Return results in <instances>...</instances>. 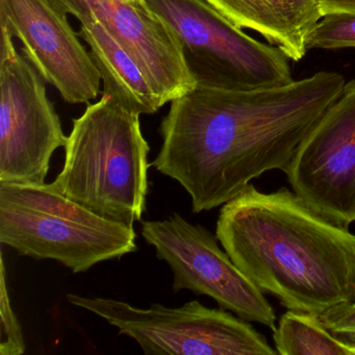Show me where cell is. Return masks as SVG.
<instances>
[{"mask_svg":"<svg viewBox=\"0 0 355 355\" xmlns=\"http://www.w3.org/2000/svg\"><path fill=\"white\" fill-rule=\"evenodd\" d=\"M345 85L340 74L326 71L255 90L196 85L171 101L151 165L184 187L193 213L225 205L265 172L286 173Z\"/></svg>","mask_w":355,"mask_h":355,"instance_id":"obj_1","label":"cell"},{"mask_svg":"<svg viewBox=\"0 0 355 355\" xmlns=\"http://www.w3.org/2000/svg\"><path fill=\"white\" fill-rule=\"evenodd\" d=\"M216 236L249 279L291 311L321 317L355 302V234L294 191L248 184L222 207Z\"/></svg>","mask_w":355,"mask_h":355,"instance_id":"obj_2","label":"cell"},{"mask_svg":"<svg viewBox=\"0 0 355 355\" xmlns=\"http://www.w3.org/2000/svg\"><path fill=\"white\" fill-rule=\"evenodd\" d=\"M140 116L103 93L73 120L61 173L51 187L105 219L134 225L148 190L149 145Z\"/></svg>","mask_w":355,"mask_h":355,"instance_id":"obj_3","label":"cell"},{"mask_svg":"<svg viewBox=\"0 0 355 355\" xmlns=\"http://www.w3.org/2000/svg\"><path fill=\"white\" fill-rule=\"evenodd\" d=\"M134 225L105 219L51 184L0 182V243L83 273L137 250Z\"/></svg>","mask_w":355,"mask_h":355,"instance_id":"obj_4","label":"cell"},{"mask_svg":"<svg viewBox=\"0 0 355 355\" xmlns=\"http://www.w3.org/2000/svg\"><path fill=\"white\" fill-rule=\"evenodd\" d=\"M168 24L198 86L246 91L293 82L279 49L245 34L207 0H144Z\"/></svg>","mask_w":355,"mask_h":355,"instance_id":"obj_5","label":"cell"},{"mask_svg":"<svg viewBox=\"0 0 355 355\" xmlns=\"http://www.w3.org/2000/svg\"><path fill=\"white\" fill-rule=\"evenodd\" d=\"M70 304L86 309L138 343L147 355H275L265 336L246 320L199 301L180 307L139 309L124 301L68 293Z\"/></svg>","mask_w":355,"mask_h":355,"instance_id":"obj_6","label":"cell"},{"mask_svg":"<svg viewBox=\"0 0 355 355\" xmlns=\"http://www.w3.org/2000/svg\"><path fill=\"white\" fill-rule=\"evenodd\" d=\"M45 83L1 31L0 182L46 184L53 153L67 143Z\"/></svg>","mask_w":355,"mask_h":355,"instance_id":"obj_7","label":"cell"},{"mask_svg":"<svg viewBox=\"0 0 355 355\" xmlns=\"http://www.w3.org/2000/svg\"><path fill=\"white\" fill-rule=\"evenodd\" d=\"M141 230L157 259L169 265L174 292L207 295L220 309L275 329V311L263 291L221 250L217 236L207 228L175 213L166 220L143 221Z\"/></svg>","mask_w":355,"mask_h":355,"instance_id":"obj_8","label":"cell"},{"mask_svg":"<svg viewBox=\"0 0 355 355\" xmlns=\"http://www.w3.org/2000/svg\"><path fill=\"white\" fill-rule=\"evenodd\" d=\"M286 174L313 211L345 227L355 223V80L301 143Z\"/></svg>","mask_w":355,"mask_h":355,"instance_id":"obj_9","label":"cell"},{"mask_svg":"<svg viewBox=\"0 0 355 355\" xmlns=\"http://www.w3.org/2000/svg\"><path fill=\"white\" fill-rule=\"evenodd\" d=\"M0 28L22 43L28 61L65 103H88L98 96L101 76L70 26L49 0H0Z\"/></svg>","mask_w":355,"mask_h":355,"instance_id":"obj_10","label":"cell"},{"mask_svg":"<svg viewBox=\"0 0 355 355\" xmlns=\"http://www.w3.org/2000/svg\"><path fill=\"white\" fill-rule=\"evenodd\" d=\"M86 1L144 74L163 107L196 86L171 28L144 1Z\"/></svg>","mask_w":355,"mask_h":355,"instance_id":"obj_11","label":"cell"},{"mask_svg":"<svg viewBox=\"0 0 355 355\" xmlns=\"http://www.w3.org/2000/svg\"><path fill=\"white\" fill-rule=\"evenodd\" d=\"M236 28L255 31L288 59L306 53L309 33L323 18L321 0H207Z\"/></svg>","mask_w":355,"mask_h":355,"instance_id":"obj_12","label":"cell"},{"mask_svg":"<svg viewBox=\"0 0 355 355\" xmlns=\"http://www.w3.org/2000/svg\"><path fill=\"white\" fill-rule=\"evenodd\" d=\"M78 21L80 36L90 47L89 53L101 73L103 93L139 115L157 113L163 105L128 53L91 11Z\"/></svg>","mask_w":355,"mask_h":355,"instance_id":"obj_13","label":"cell"},{"mask_svg":"<svg viewBox=\"0 0 355 355\" xmlns=\"http://www.w3.org/2000/svg\"><path fill=\"white\" fill-rule=\"evenodd\" d=\"M277 354L355 355V345L334 336L319 315L288 309L273 330Z\"/></svg>","mask_w":355,"mask_h":355,"instance_id":"obj_14","label":"cell"},{"mask_svg":"<svg viewBox=\"0 0 355 355\" xmlns=\"http://www.w3.org/2000/svg\"><path fill=\"white\" fill-rule=\"evenodd\" d=\"M306 49H355V13L323 16L309 33Z\"/></svg>","mask_w":355,"mask_h":355,"instance_id":"obj_15","label":"cell"},{"mask_svg":"<svg viewBox=\"0 0 355 355\" xmlns=\"http://www.w3.org/2000/svg\"><path fill=\"white\" fill-rule=\"evenodd\" d=\"M1 276H0V354L21 355L26 352V342L21 326L12 306L7 284L5 259L1 252Z\"/></svg>","mask_w":355,"mask_h":355,"instance_id":"obj_16","label":"cell"},{"mask_svg":"<svg viewBox=\"0 0 355 355\" xmlns=\"http://www.w3.org/2000/svg\"><path fill=\"white\" fill-rule=\"evenodd\" d=\"M320 318L334 336L355 345V302L334 307Z\"/></svg>","mask_w":355,"mask_h":355,"instance_id":"obj_17","label":"cell"},{"mask_svg":"<svg viewBox=\"0 0 355 355\" xmlns=\"http://www.w3.org/2000/svg\"><path fill=\"white\" fill-rule=\"evenodd\" d=\"M59 11L66 15H73L78 18L84 17L90 12L86 0H49Z\"/></svg>","mask_w":355,"mask_h":355,"instance_id":"obj_18","label":"cell"},{"mask_svg":"<svg viewBox=\"0 0 355 355\" xmlns=\"http://www.w3.org/2000/svg\"><path fill=\"white\" fill-rule=\"evenodd\" d=\"M323 15L355 13V0H321Z\"/></svg>","mask_w":355,"mask_h":355,"instance_id":"obj_19","label":"cell"},{"mask_svg":"<svg viewBox=\"0 0 355 355\" xmlns=\"http://www.w3.org/2000/svg\"><path fill=\"white\" fill-rule=\"evenodd\" d=\"M132 1H138V3H142L144 0H132Z\"/></svg>","mask_w":355,"mask_h":355,"instance_id":"obj_20","label":"cell"}]
</instances>
